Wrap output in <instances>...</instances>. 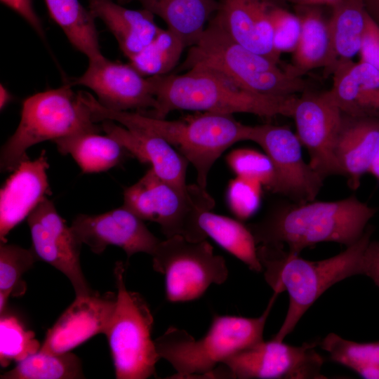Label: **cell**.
<instances>
[{"label":"cell","mask_w":379,"mask_h":379,"mask_svg":"<svg viewBox=\"0 0 379 379\" xmlns=\"http://www.w3.org/2000/svg\"><path fill=\"white\" fill-rule=\"evenodd\" d=\"M329 90L341 112L359 118H379V70L353 61L333 74Z\"/></svg>","instance_id":"22"},{"label":"cell","mask_w":379,"mask_h":379,"mask_svg":"<svg viewBox=\"0 0 379 379\" xmlns=\"http://www.w3.org/2000/svg\"><path fill=\"white\" fill-rule=\"evenodd\" d=\"M359 53L360 62L379 70V25L367 11Z\"/></svg>","instance_id":"38"},{"label":"cell","mask_w":379,"mask_h":379,"mask_svg":"<svg viewBox=\"0 0 379 379\" xmlns=\"http://www.w3.org/2000/svg\"><path fill=\"white\" fill-rule=\"evenodd\" d=\"M82 99L95 122L111 120L166 140L193 165L197 184L205 189L216 160L234 144L250 140L252 132L253 126L241 124L232 114L204 112L181 120H166L138 112L108 109L87 92L84 91Z\"/></svg>","instance_id":"1"},{"label":"cell","mask_w":379,"mask_h":379,"mask_svg":"<svg viewBox=\"0 0 379 379\" xmlns=\"http://www.w3.org/2000/svg\"><path fill=\"white\" fill-rule=\"evenodd\" d=\"M156 272L165 277V291L171 302L200 298L213 284L227 279L224 258L214 253L206 241H190L179 235L161 240L151 255Z\"/></svg>","instance_id":"10"},{"label":"cell","mask_w":379,"mask_h":379,"mask_svg":"<svg viewBox=\"0 0 379 379\" xmlns=\"http://www.w3.org/2000/svg\"><path fill=\"white\" fill-rule=\"evenodd\" d=\"M13 96L2 84L0 86V108L2 110L12 100Z\"/></svg>","instance_id":"43"},{"label":"cell","mask_w":379,"mask_h":379,"mask_svg":"<svg viewBox=\"0 0 379 379\" xmlns=\"http://www.w3.org/2000/svg\"><path fill=\"white\" fill-rule=\"evenodd\" d=\"M250 140L257 143L271 160L275 173L272 192L298 203L314 201L324 180L305 161L302 144L286 126H253Z\"/></svg>","instance_id":"12"},{"label":"cell","mask_w":379,"mask_h":379,"mask_svg":"<svg viewBox=\"0 0 379 379\" xmlns=\"http://www.w3.org/2000/svg\"><path fill=\"white\" fill-rule=\"evenodd\" d=\"M368 230L339 254L310 261L284 251L281 246L260 245L258 255L264 276L274 293L286 291L289 296L285 319L273 338L283 341L310 307L335 284L351 276L362 274L364 251L371 241Z\"/></svg>","instance_id":"4"},{"label":"cell","mask_w":379,"mask_h":379,"mask_svg":"<svg viewBox=\"0 0 379 379\" xmlns=\"http://www.w3.org/2000/svg\"><path fill=\"white\" fill-rule=\"evenodd\" d=\"M133 1H138V0H116V1L121 5H124L126 4H128Z\"/></svg>","instance_id":"45"},{"label":"cell","mask_w":379,"mask_h":379,"mask_svg":"<svg viewBox=\"0 0 379 379\" xmlns=\"http://www.w3.org/2000/svg\"><path fill=\"white\" fill-rule=\"evenodd\" d=\"M62 155L69 154L84 173L106 171L131 155L116 140L99 132L84 131L53 141Z\"/></svg>","instance_id":"27"},{"label":"cell","mask_w":379,"mask_h":379,"mask_svg":"<svg viewBox=\"0 0 379 379\" xmlns=\"http://www.w3.org/2000/svg\"><path fill=\"white\" fill-rule=\"evenodd\" d=\"M377 210L351 196L333 201H308L275 208L262 220L248 225L260 245L281 246L298 255L321 242L349 246L364 233Z\"/></svg>","instance_id":"2"},{"label":"cell","mask_w":379,"mask_h":379,"mask_svg":"<svg viewBox=\"0 0 379 379\" xmlns=\"http://www.w3.org/2000/svg\"><path fill=\"white\" fill-rule=\"evenodd\" d=\"M278 294L274 293L258 317L232 315L213 317L207 333L199 339L186 331L170 326L154 340L160 359L175 371L171 378H204L236 352L263 340L267 319Z\"/></svg>","instance_id":"5"},{"label":"cell","mask_w":379,"mask_h":379,"mask_svg":"<svg viewBox=\"0 0 379 379\" xmlns=\"http://www.w3.org/2000/svg\"><path fill=\"white\" fill-rule=\"evenodd\" d=\"M215 14L225 31L246 48L279 63L270 8L273 0H218Z\"/></svg>","instance_id":"19"},{"label":"cell","mask_w":379,"mask_h":379,"mask_svg":"<svg viewBox=\"0 0 379 379\" xmlns=\"http://www.w3.org/2000/svg\"><path fill=\"white\" fill-rule=\"evenodd\" d=\"M270 18L273 29V46L281 55L284 52H293L297 46L301 23L299 17L272 3Z\"/></svg>","instance_id":"37"},{"label":"cell","mask_w":379,"mask_h":379,"mask_svg":"<svg viewBox=\"0 0 379 379\" xmlns=\"http://www.w3.org/2000/svg\"><path fill=\"white\" fill-rule=\"evenodd\" d=\"M1 379H75L84 378L81 361L67 352L48 354L41 351L32 354L0 377Z\"/></svg>","instance_id":"30"},{"label":"cell","mask_w":379,"mask_h":379,"mask_svg":"<svg viewBox=\"0 0 379 379\" xmlns=\"http://www.w3.org/2000/svg\"><path fill=\"white\" fill-rule=\"evenodd\" d=\"M226 161L237 176L257 181L272 190L275 173L271 160L265 152L251 148H238L228 154Z\"/></svg>","instance_id":"35"},{"label":"cell","mask_w":379,"mask_h":379,"mask_svg":"<svg viewBox=\"0 0 379 379\" xmlns=\"http://www.w3.org/2000/svg\"><path fill=\"white\" fill-rule=\"evenodd\" d=\"M321 346L335 362L364 378L379 379V341L360 343L331 333L323 339Z\"/></svg>","instance_id":"32"},{"label":"cell","mask_w":379,"mask_h":379,"mask_svg":"<svg viewBox=\"0 0 379 379\" xmlns=\"http://www.w3.org/2000/svg\"><path fill=\"white\" fill-rule=\"evenodd\" d=\"M45 150L34 160L23 159L0 190V239L8 234L51 194Z\"/></svg>","instance_id":"18"},{"label":"cell","mask_w":379,"mask_h":379,"mask_svg":"<svg viewBox=\"0 0 379 379\" xmlns=\"http://www.w3.org/2000/svg\"><path fill=\"white\" fill-rule=\"evenodd\" d=\"M292 117L296 135L309 153L311 167L323 180L340 175L334 149L343 113L330 91L305 93L298 98Z\"/></svg>","instance_id":"14"},{"label":"cell","mask_w":379,"mask_h":379,"mask_svg":"<svg viewBox=\"0 0 379 379\" xmlns=\"http://www.w3.org/2000/svg\"><path fill=\"white\" fill-rule=\"evenodd\" d=\"M368 173L379 180V149L372 160Z\"/></svg>","instance_id":"44"},{"label":"cell","mask_w":379,"mask_h":379,"mask_svg":"<svg viewBox=\"0 0 379 379\" xmlns=\"http://www.w3.org/2000/svg\"><path fill=\"white\" fill-rule=\"evenodd\" d=\"M331 8L328 20L331 58L324 69L326 76L352 62L359 53L366 16L364 0H339Z\"/></svg>","instance_id":"24"},{"label":"cell","mask_w":379,"mask_h":379,"mask_svg":"<svg viewBox=\"0 0 379 379\" xmlns=\"http://www.w3.org/2000/svg\"><path fill=\"white\" fill-rule=\"evenodd\" d=\"M262 185L257 181L237 176L230 180L227 201L231 211L240 220L251 217L259 208Z\"/></svg>","instance_id":"36"},{"label":"cell","mask_w":379,"mask_h":379,"mask_svg":"<svg viewBox=\"0 0 379 379\" xmlns=\"http://www.w3.org/2000/svg\"><path fill=\"white\" fill-rule=\"evenodd\" d=\"M366 11L379 25V0H364Z\"/></svg>","instance_id":"41"},{"label":"cell","mask_w":379,"mask_h":379,"mask_svg":"<svg viewBox=\"0 0 379 379\" xmlns=\"http://www.w3.org/2000/svg\"><path fill=\"white\" fill-rule=\"evenodd\" d=\"M143 220L157 223L166 238L179 235L192 241L207 238L199 225L201 215L215 201L198 184L179 187L160 178L150 168L124 192V204Z\"/></svg>","instance_id":"8"},{"label":"cell","mask_w":379,"mask_h":379,"mask_svg":"<svg viewBox=\"0 0 379 379\" xmlns=\"http://www.w3.org/2000/svg\"><path fill=\"white\" fill-rule=\"evenodd\" d=\"M117 302V293L93 291L76 297L46 333L39 351L48 354L70 352L99 333L105 334Z\"/></svg>","instance_id":"17"},{"label":"cell","mask_w":379,"mask_h":379,"mask_svg":"<svg viewBox=\"0 0 379 379\" xmlns=\"http://www.w3.org/2000/svg\"><path fill=\"white\" fill-rule=\"evenodd\" d=\"M203 67L213 70L249 91L271 96H289L305 89L301 77L281 69L278 63L234 40L214 15L198 42L190 47L182 68Z\"/></svg>","instance_id":"6"},{"label":"cell","mask_w":379,"mask_h":379,"mask_svg":"<svg viewBox=\"0 0 379 379\" xmlns=\"http://www.w3.org/2000/svg\"><path fill=\"white\" fill-rule=\"evenodd\" d=\"M32 248L41 260L65 274L71 282L76 297L91 294L92 290L82 272L80 253L83 244L71 226L58 213L48 198L28 215Z\"/></svg>","instance_id":"13"},{"label":"cell","mask_w":379,"mask_h":379,"mask_svg":"<svg viewBox=\"0 0 379 379\" xmlns=\"http://www.w3.org/2000/svg\"><path fill=\"white\" fill-rule=\"evenodd\" d=\"M142 8L161 18L167 29L186 47L196 44L219 9L218 0H138Z\"/></svg>","instance_id":"26"},{"label":"cell","mask_w":379,"mask_h":379,"mask_svg":"<svg viewBox=\"0 0 379 379\" xmlns=\"http://www.w3.org/2000/svg\"><path fill=\"white\" fill-rule=\"evenodd\" d=\"M1 3L21 16L46 41V34L41 19L36 14L32 0H1Z\"/></svg>","instance_id":"39"},{"label":"cell","mask_w":379,"mask_h":379,"mask_svg":"<svg viewBox=\"0 0 379 379\" xmlns=\"http://www.w3.org/2000/svg\"><path fill=\"white\" fill-rule=\"evenodd\" d=\"M67 83L90 88L101 105L112 110L143 112L156 105L150 77L142 76L130 64L105 56L88 60L84 73Z\"/></svg>","instance_id":"15"},{"label":"cell","mask_w":379,"mask_h":379,"mask_svg":"<svg viewBox=\"0 0 379 379\" xmlns=\"http://www.w3.org/2000/svg\"><path fill=\"white\" fill-rule=\"evenodd\" d=\"M316 344L293 346L272 338L264 340L232 354L207 378L321 379L323 358Z\"/></svg>","instance_id":"11"},{"label":"cell","mask_w":379,"mask_h":379,"mask_svg":"<svg viewBox=\"0 0 379 379\" xmlns=\"http://www.w3.org/2000/svg\"><path fill=\"white\" fill-rule=\"evenodd\" d=\"M156 98L154 108L145 114L166 119L175 110L224 114L248 113L261 117H291L297 97L271 96L246 90L223 75L203 67L182 74L149 77Z\"/></svg>","instance_id":"3"},{"label":"cell","mask_w":379,"mask_h":379,"mask_svg":"<svg viewBox=\"0 0 379 379\" xmlns=\"http://www.w3.org/2000/svg\"><path fill=\"white\" fill-rule=\"evenodd\" d=\"M41 345L32 331L27 330L18 318L6 311L0 318V364L8 366L37 352Z\"/></svg>","instance_id":"34"},{"label":"cell","mask_w":379,"mask_h":379,"mask_svg":"<svg viewBox=\"0 0 379 379\" xmlns=\"http://www.w3.org/2000/svg\"><path fill=\"white\" fill-rule=\"evenodd\" d=\"M185 48L178 35L161 28L148 45L129 59V64L145 77L168 74L177 65Z\"/></svg>","instance_id":"31"},{"label":"cell","mask_w":379,"mask_h":379,"mask_svg":"<svg viewBox=\"0 0 379 379\" xmlns=\"http://www.w3.org/2000/svg\"><path fill=\"white\" fill-rule=\"evenodd\" d=\"M292 2L298 6H319L327 5L332 6L339 0H284Z\"/></svg>","instance_id":"42"},{"label":"cell","mask_w":379,"mask_h":379,"mask_svg":"<svg viewBox=\"0 0 379 379\" xmlns=\"http://www.w3.org/2000/svg\"><path fill=\"white\" fill-rule=\"evenodd\" d=\"M295 14L301 23L299 40L293 52L291 65L286 69L301 77L316 68L326 69L331 58V42L328 20L319 6L295 5Z\"/></svg>","instance_id":"25"},{"label":"cell","mask_w":379,"mask_h":379,"mask_svg":"<svg viewBox=\"0 0 379 379\" xmlns=\"http://www.w3.org/2000/svg\"><path fill=\"white\" fill-rule=\"evenodd\" d=\"M379 149V118L352 117L343 114L334 155L340 174L356 190Z\"/></svg>","instance_id":"21"},{"label":"cell","mask_w":379,"mask_h":379,"mask_svg":"<svg viewBox=\"0 0 379 379\" xmlns=\"http://www.w3.org/2000/svg\"><path fill=\"white\" fill-rule=\"evenodd\" d=\"M364 275L370 277L379 288V241H371L362 260Z\"/></svg>","instance_id":"40"},{"label":"cell","mask_w":379,"mask_h":379,"mask_svg":"<svg viewBox=\"0 0 379 379\" xmlns=\"http://www.w3.org/2000/svg\"><path fill=\"white\" fill-rule=\"evenodd\" d=\"M144 220L124 205L98 215L79 214L71 227L92 252L102 253L108 246L122 248L129 259L138 253L152 255L161 241Z\"/></svg>","instance_id":"16"},{"label":"cell","mask_w":379,"mask_h":379,"mask_svg":"<svg viewBox=\"0 0 379 379\" xmlns=\"http://www.w3.org/2000/svg\"><path fill=\"white\" fill-rule=\"evenodd\" d=\"M69 84L35 93L22 102L19 124L2 145L0 167L13 172L30 147L84 131L100 132L92 113Z\"/></svg>","instance_id":"7"},{"label":"cell","mask_w":379,"mask_h":379,"mask_svg":"<svg viewBox=\"0 0 379 379\" xmlns=\"http://www.w3.org/2000/svg\"><path fill=\"white\" fill-rule=\"evenodd\" d=\"M39 260L32 247L0 244V314L5 311L10 295L20 296L26 291L22 275Z\"/></svg>","instance_id":"33"},{"label":"cell","mask_w":379,"mask_h":379,"mask_svg":"<svg viewBox=\"0 0 379 379\" xmlns=\"http://www.w3.org/2000/svg\"><path fill=\"white\" fill-rule=\"evenodd\" d=\"M203 231L219 246L255 272H262L256 241L248 226L240 221L211 211L204 212L199 218Z\"/></svg>","instance_id":"29"},{"label":"cell","mask_w":379,"mask_h":379,"mask_svg":"<svg viewBox=\"0 0 379 379\" xmlns=\"http://www.w3.org/2000/svg\"><path fill=\"white\" fill-rule=\"evenodd\" d=\"M53 20L72 46L88 60L104 56L100 51L95 18L79 0H44Z\"/></svg>","instance_id":"28"},{"label":"cell","mask_w":379,"mask_h":379,"mask_svg":"<svg viewBox=\"0 0 379 379\" xmlns=\"http://www.w3.org/2000/svg\"><path fill=\"white\" fill-rule=\"evenodd\" d=\"M89 11L103 22L129 60L159 33L154 15L145 8L131 10L113 0H88Z\"/></svg>","instance_id":"23"},{"label":"cell","mask_w":379,"mask_h":379,"mask_svg":"<svg viewBox=\"0 0 379 379\" xmlns=\"http://www.w3.org/2000/svg\"><path fill=\"white\" fill-rule=\"evenodd\" d=\"M125 267L116 262L117 288L115 310L105 334L107 336L117 379H145L156 373L160 357L152 339L154 318L147 302L124 283Z\"/></svg>","instance_id":"9"},{"label":"cell","mask_w":379,"mask_h":379,"mask_svg":"<svg viewBox=\"0 0 379 379\" xmlns=\"http://www.w3.org/2000/svg\"><path fill=\"white\" fill-rule=\"evenodd\" d=\"M107 135L119 142L140 162L149 164L162 180L179 187H185L188 161L170 143L151 133L115 124L111 120L100 121Z\"/></svg>","instance_id":"20"}]
</instances>
